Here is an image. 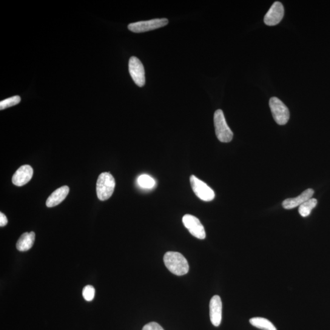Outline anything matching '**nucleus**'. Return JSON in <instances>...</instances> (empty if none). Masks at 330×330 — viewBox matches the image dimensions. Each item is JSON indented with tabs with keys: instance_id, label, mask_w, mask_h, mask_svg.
I'll return each instance as SVG.
<instances>
[{
	"instance_id": "nucleus-1",
	"label": "nucleus",
	"mask_w": 330,
	"mask_h": 330,
	"mask_svg": "<svg viewBox=\"0 0 330 330\" xmlns=\"http://www.w3.org/2000/svg\"><path fill=\"white\" fill-rule=\"evenodd\" d=\"M163 261L167 269L173 274L183 276L189 271V263L181 253L167 252L164 256Z\"/></svg>"
},
{
	"instance_id": "nucleus-2",
	"label": "nucleus",
	"mask_w": 330,
	"mask_h": 330,
	"mask_svg": "<svg viewBox=\"0 0 330 330\" xmlns=\"http://www.w3.org/2000/svg\"><path fill=\"white\" fill-rule=\"evenodd\" d=\"M115 178L110 173H103L99 175L97 181V195L101 201H105L112 196L115 190Z\"/></svg>"
},
{
	"instance_id": "nucleus-3",
	"label": "nucleus",
	"mask_w": 330,
	"mask_h": 330,
	"mask_svg": "<svg viewBox=\"0 0 330 330\" xmlns=\"http://www.w3.org/2000/svg\"><path fill=\"white\" fill-rule=\"evenodd\" d=\"M215 133L218 140L222 143H229L233 138V132L227 124L223 111L217 110L214 114Z\"/></svg>"
},
{
	"instance_id": "nucleus-4",
	"label": "nucleus",
	"mask_w": 330,
	"mask_h": 330,
	"mask_svg": "<svg viewBox=\"0 0 330 330\" xmlns=\"http://www.w3.org/2000/svg\"><path fill=\"white\" fill-rule=\"evenodd\" d=\"M269 105L276 122L281 126L286 124L290 118L289 110L286 105L275 97L270 99Z\"/></svg>"
},
{
	"instance_id": "nucleus-5",
	"label": "nucleus",
	"mask_w": 330,
	"mask_h": 330,
	"mask_svg": "<svg viewBox=\"0 0 330 330\" xmlns=\"http://www.w3.org/2000/svg\"><path fill=\"white\" fill-rule=\"evenodd\" d=\"M168 24H169V20L167 19H156L150 21L132 23L129 25L128 28L132 32L140 33L158 29L166 26Z\"/></svg>"
},
{
	"instance_id": "nucleus-6",
	"label": "nucleus",
	"mask_w": 330,
	"mask_h": 330,
	"mask_svg": "<svg viewBox=\"0 0 330 330\" xmlns=\"http://www.w3.org/2000/svg\"><path fill=\"white\" fill-rule=\"evenodd\" d=\"M190 181L193 192L200 200L209 202L215 198V195L213 190L200 179L192 175L190 177Z\"/></svg>"
},
{
	"instance_id": "nucleus-7",
	"label": "nucleus",
	"mask_w": 330,
	"mask_h": 330,
	"mask_svg": "<svg viewBox=\"0 0 330 330\" xmlns=\"http://www.w3.org/2000/svg\"><path fill=\"white\" fill-rule=\"evenodd\" d=\"M129 70L135 84L139 87H143L146 84L144 68L141 61L136 57L132 56L130 58Z\"/></svg>"
},
{
	"instance_id": "nucleus-8",
	"label": "nucleus",
	"mask_w": 330,
	"mask_h": 330,
	"mask_svg": "<svg viewBox=\"0 0 330 330\" xmlns=\"http://www.w3.org/2000/svg\"><path fill=\"white\" fill-rule=\"evenodd\" d=\"M184 226L192 235L199 239L206 238L204 227L198 218L195 216L187 214L183 218Z\"/></svg>"
},
{
	"instance_id": "nucleus-9",
	"label": "nucleus",
	"mask_w": 330,
	"mask_h": 330,
	"mask_svg": "<svg viewBox=\"0 0 330 330\" xmlns=\"http://www.w3.org/2000/svg\"><path fill=\"white\" fill-rule=\"evenodd\" d=\"M284 14L283 5L280 2H275L266 14L264 22L269 26H275L281 21Z\"/></svg>"
},
{
	"instance_id": "nucleus-10",
	"label": "nucleus",
	"mask_w": 330,
	"mask_h": 330,
	"mask_svg": "<svg viewBox=\"0 0 330 330\" xmlns=\"http://www.w3.org/2000/svg\"><path fill=\"white\" fill-rule=\"evenodd\" d=\"M33 176V170L30 165L20 167L13 176L12 182L15 186L21 187L29 183Z\"/></svg>"
},
{
	"instance_id": "nucleus-11",
	"label": "nucleus",
	"mask_w": 330,
	"mask_h": 330,
	"mask_svg": "<svg viewBox=\"0 0 330 330\" xmlns=\"http://www.w3.org/2000/svg\"><path fill=\"white\" fill-rule=\"evenodd\" d=\"M210 317L213 325L218 326L222 319V301L218 295H215L210 301Z\"/></svg>"
},
{
	"instance_id": "nucleus-12",
	"label": "nucleus",
	"mask_w": 330,
	"mask_h": 330,
	"mask_svg": "<svg viewBox=\"0 0 330 330\" xmlns=\"http://www.w3.org/2000/svg\"><path fill=\"white\" fill-rule=\"evenodd\" d=\"M314 193L312 189H307L297 197L286 199L283 202V207L285 209H294L312 198Z\"/></svg>"
},
{
	"instance_id": "nucleus-13",
	"label": "nucleus",
	"mask_w": 330,
	"mask_h": 330,
	"mask_svg": "<svg viewBox=\"0 0 330 330\" xmlns=\"http://www.w3.org/2000/svg\"><path fill=\"white\" fill-rule=\"evenodd\" d=\"M69 192V188L63 186L56 189L48 198L46 201V206L48 207H53L58 206L61 202L65 200Z\"/></svg>"
},
{
	"instance_id": "nucleus-14",
	"label": "nucleus",
	"mask_w": 330,
	"mask_h": 330,
	"mask_svg": "<svg viewBox=\"0 0 330 330\" xmlns=\"http://www.w3.org/2000/svg\"><path fill=\"white\" fill-rule=\"evenodd\" d=\"M35 240V232H25L21 236L17 242V249L20 252H27L32 248Z\"/></svg>"
},
{
	"instance_id": "nucleus-15",
	"label": "nucleus",
	"mask_w": 330,
	"mask_h": 330,
	"mask_svg": "<svg viewBox=\"0 0 330 330\" xmlns=\"http://www.w3.org/2000/svg\"><path fill=\"white\" fill-rule=\"evenodd\" d=\"M250 322L253 326L262 330H277L274 324L265 318L253 317Z\"/></svg>"
},
{
	"instance_id": "nucleus-16",
	"label": "nucleus",
	"mask_w": 330,
	"mask_h": 330,
	"mask_svg": "<svg viewBox=\"0 0 330 330\" xmlns=\"http://www.w3.org/2000/svg\"><path fill=\"white\" fill-rule=\"evenodd\" d=\"M317 200L315 198H311L299 206L298 212L303 217H308L311 213L313 209L317 206Z\"/></svg>"
},
{
	"instance_id": "nucleus-17",
	"label": "nucleus",
	"mask_w": 330,
	"mask_h": 330,
	"mask_svg": "<svg viewBox=\"0 0 330 330\" xmlns=\"http://www.w3.org/2000/svg\"><path fill=\"white\" fill-rule=\"evenodd\" d=\"M138 183L139 186L144 188V189H152L155 186L154 179L147 175H143L139 176L138 179Z\"/></svg>"
},
{
	"instance_id": "nucleus-18",
	"label": "nucleus",
	"mask_w": 330,
	"mask_h": 330,
	"mask_svg": "<svg viewBox=\"0 0 330 330\" xmlns=\"http://www.w3.org/2000/svg\"><path fill=\"white\" fill-rule=\"evenodd\" d=\"M21 101V97L19 96H13L12 98L5 99V100L0 102V110H3L13 107L14 105L19 104Z\"/></svg>"
},
{
	"instance_id": "nucleus-19",
	"label": "nucleus",
	"mask_w": 330,
	"mask_h": 330,
	"mask_svg": "<svg viewBox=\"0 0 330 330\" xmlns=\"http://www.w3.org/2000/svg\"><path fill=\"white\" fill-rule=\"evenodd\" d=\"M95 289L93 286L88 285L82 289V297L87 301H92L95 297Z\"/></svg>"
},
{
	"instance_id": "nucleus-20",
	"label": "nucleus",
	"mask_w": 330,
	"mask_h": 330,
	"mask_svg": "<svg viewBox=\"0 0 330 330\" xmlns=\"http://www.w3.org/2000/svg\"><path fill=\"white\" fill-rule=\"evenodd\" d=\"M142 330H164L162 327L156 322H150L144 326Z\"/></svg>"
},
{
	"instance_id": "nucleus-21",
	"label": "nucleus",
	"mask_w": 330,
	"mask_h": 330,
	"mask_svg": "<svg viewBox=\"0 0 330 330\" xmlns=\"http://www.w3.org/2000/svg\"><path fill=\"white\" fill-rule=\"evenodd\" d=\"M8 218L4 213H0V226L4 227L8 224Z\"/></svg>"
}]
</instances>
